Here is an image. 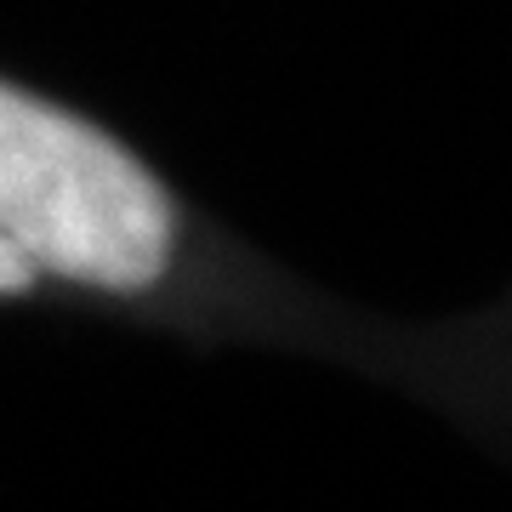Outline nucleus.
<instances>
[{
    "mask_svg": "<svg viewBox=\"0 0 512 512\" xmlns=\"http://www.w3.org/2000/svg\"><path fill=\"white\" fill-rule=\"evenodd\" d=\"M171 256L165 188L97 126L0 86V291L40 274L143 291Z\"/></svg>",
    "mask_w": 512,
    "mask_h": 512,
    "instance_id": "f257e3e1",
    "label": "nucleus"
}]
</instances>
